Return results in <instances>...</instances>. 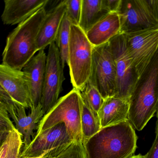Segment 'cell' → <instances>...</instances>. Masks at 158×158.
I'll return each mask as SVG.
<instances>
[{
  "label": "cell",
  "mask_w": 158,
  "mask_h": 158,
  "mask_svg": "<svg viewBox=\"0 0 158 158\" xmlns=\"http://www.w3.org/2000/svg\"><path fill=\"white\" fill-rule=\"evenodd\" d=\"M137 136L129 121L101 128L82 143L86 158H130L137 148Z\"/></svg>",
  "instance_id": "obj_1"
},
{
  "label": "cell",
  "mask_w": 158,
  "mask_h": 158,
  "mask_svg": "<svg viewBox=\"0 0 158 158\" xmlns=\"http://www.w3.org/2000/svg\"><path fill=\"white\" fill-rule=\"evenodd\" d=\"M158 109V49L139 76L130 97L128 119L142 130Z\"/></svg>",
  "instance_id": "obj_2"
},
{
  "label": "cell",
  "mask_w": 158,
  "mask_h": 158,
  "mask_svg": "<svg viewBox=\"0 0 158 158\" xmlns=\"http://www.w3.org/2000/svg\"><path fill=\"white\" fill-rule=\"evenodd\" d=\"M47 13L45 7L40 8L19 24L8 35L2 53V64L22 70L38 52L37 38Z\"/></svg>",
  "instance_id": "obj_3"
},
{
  "label": "cell",
  "mask_w": 158,
  "mask_h": 158,
  "mask_svg": "<svg viewBox=\"0 0 158 158\" xmlns=\"http://www.w3.org/2000/svg\"><path fill=\"white\" fill-rule=\"evenodd\" d=\"M94 46L78 25L70 27L68 65L73 88L81 92L90 78Z\"/></svg>",
  "instance_id": "obj_4"
},
{
  "label": "cell",
  "mask_w": 158,
  "mask_h": 158,
  "mask_svg": "<svg viewBox=\"0 0 158 158\" xmlns=\"http://www.w3.org/2000/svg\"><path fill=\"white\" fill-rule=\"evenodd\" d=\"M81 105V92L73 88L59 98L55 105L44 116L38 125L36 134L63 122L74 140L82 142Z\"/></svg>",
  "instance_id": "obj_5"
},
{
  "label": "cell",
  "mask_w": 158,
  "mask_h": 158,
  "mask_svg": "<svg viewBox=\"0 0 158 158\" xmlns=\"http://www.w3.org/2000/svg\"><path fill=\"white\" fill-rule=\"evenodd\" d=\"M120 33L128 34L158 28L154 0H121L117 12Z\"/></svg>",
  "instance_id": "obj_6"
},
{
  "label": "cell",
  "mask_w": 158,
  "mask_h": 158,
  "mask_svg": "<svg viewBox=\"0 0 158 158\" xmlns=\"http://www.w3.org/2000/svg\"><path fill=\"white\" fill-rule=\"evenodd\" d=\"M21 105L32 107L27 81L22 70L0 64V107L7 111Z\"/></svg>",
  "instance_id": "obj_7"
},
{
  "label": "cell",
  "mask_w": 158,
  "mask_h": 158,
  "mask_svg": "<svg viewBox=\"0 0 158 158\" xmlns=\"http://www.w3.org/2000/svg\"><path fill=\"white\" fill-rule=\"evenodd\" d=\"M89 79L96 87L104 100L116 96L117 73L109 43L94 47Z\"/></svg>",
  "instance_id": "obj_8"
},
{
  "label": "cell",
  "mask_w": 158,
  "mask_h": 158,
  "mask_svg": "<svg viewBox=\"0 0 158 158\" xmlns=\"http://www.w3.org/2000/svg\"><path fill=\"white\" fill-rule=\"evenodd\" d=\"M109 43L117 73V93L114 97L130 98L139 76L127 51L125 35L119 33Z\"/></svg>",
  "instance_id": "obj_9"
},
{
  "label": "cell",
  "mask_w": 158,
  "mask_h": 158,
  "mask_svg": "<svg viewBox=\"0 0 158 158\" xmlns=\"http://www.w3.org/2000/svg\"><path fill=\"white\" fill-rule=\"evenodd\" d=\"M64 68L55 42L49 45L40 105L44 115L55 105L65 80Z\"/></svg>",
  "instance_id": "obj_10"
},
{
  "label": "cell",
  "mask_w": 158,
  "mask_h": 158,
  "mask_svg": "<svg viewBox=\"0 0 158 158\" xmlns=\"http://www.w3.org/2000/svg\"><path fill=\"white\" fill-rule=\"evenodd\" d=\"M126 48L140 76L158 49V28L125 34Z\"/></svg>",
  "instance_id": "obj_11"
},
{
  "label": "cell",
  "mask_w": 158,
  "mask_h": 158,
  "mask_svg": "<svg viewBox=\"0 0 158 158\" xmlns=\"http://www.w3.org/2000/svg\"><path fill=\"white\" fill-rule=\"evenodd\" d=\"M74 141L65 124L61 122L35 135L30 145L21 151L19 158L40 157L51 150Z\"/></svg>",
  "instance_id": "obj_12"
},
{
  "label": "cell",
  "mask_w": 158,
  "mask_h": 158,
  "mask_svg": "<svg viewBox=\"0 0 158 158\" xmlns=\"http://www.w3.org/2000/svg\"><path fill=\"white\" fill-rule=\"evenodd\" d=\"M47 55L44 50L39 51L22 70L27 81L32 101V108L40 104L46 68Z\"/></svg>",
  "instance_id": "obj_13"
},
{
  "label": "cell",
  "mask_w": 158,
  "mask_h": 158,
  "mask_svg": "<svg viewBox=\"0 0 158 158\" xmlns=\"http://www.w3.org/2000/svg\"><path fill=\"white\" fill-rule=\"evenodd\" d=\"M30 113L27 116L26 108L22 106L16 107L7 111L15 123V127L21 134L23 140L21 151L30 144L35 134L38 125L44 116L40 104L37 107L31 108Z\"/></svg>",
  "instance_id": "obj_14"
},
{
  "label": "cell",
  "mask_w": 158,
  "mask_h": 158,
  "mask_svg": "<svg viewBox=\"0 0 158 158\" xmlns=\"http://www.w3.org/2000/svg\"><path fill=\"white\" fill-rule=\"evenodd\" d=\"M48 0H6L1 16L6 25H19L38 10L45 7Z\"/></svg>",
  "instance_id": "obj_15"
},
{
  "label": "cell",
  "mask_w": 158,
  "mask_h": 158,
  "mask_svg": "<svg viewBox=\"0 0 158 158\" xmlns=\"http://www.w3.org/2000/svg\"><path fill=\"white\" fill-rule=\"evenodd\" d=\"M66 11V2L63 1L47 13L37 38L38 52L55 42Z\"/></svg>",
  "instance_id": "obj_16"
},
{
  "label": "cell",
  "mask_w": 158,
  "mask_h": 158,
  "mask_svg": "<svg viewBox=\"0 0 158 158\" xmlns=\"http://www.w3.org/2000/svg\"><path fill=\"white\" fill-rule=\"evenodd\" d=\"M120 23L117 12L108 14L85 33L94 47L109 42L120 33Z\"/></svg>",
  "instance_id": "obj_17"
},
{
  "label": "cell",
  "mask_w": 158,
  "mask_h": 158,
  "mask_svg": "<svg viewBox=\"0 0 158 158\" xmlns=\"http://www.w3.org/2000/svg\"><path fill=\"white\" fill-rule=\"evenodd\" d=\"M130 98L109 97L104 99L98 112L101 128L128 120Z\"/></svg>",
  "instance_id": "obj_18"
},
{
  "label": "cell",
  "mask_w": 158,
  "mask_h": 158,
  "mask_svg": "<svg viewBox=\"0 0 158 158\" xmlns=\"http://www.w3.org/2000/svg\"><path fill=\"white\" fill-rule=\"evenodd\" d=\"M108 13L103 7L102 0H82L81 13L79 26L86 33Z\"/></svg>",
  "instance_id": "obj_19"
},
{
  "label": "cell",
  "mask_w": 158,
  "mask_h": 158,
  "mask_svg": "<svg viewBox=\"0 0 158 158\" xmlns=\"http://www.w3.org/2000/svg\"><path fill=\"white\" fill-rule=\"evenodd\" d=\"M81 128L83 143L99 131L101 128L98 113L93 110L81 95Z\"/></svg>",
  "instance_id": "obj_20"
},
{
  "label": "cell",
  "mask_w": 158,
  "mask_h": 158,
  "mask_svg": "<svg viewBox=\"0 0 158 158\" xmlns=\"http://www.w3.org/2000/svg\"><path fill=\"white\" fill-rule=\"evenodd\" d=\"M72 24V22L68 17L65 13L55 41L56 45L59 50L62 66L64 68L66 64L68 65V58L70 39V27Z\"/></svg>",
  "instance_id": "obj_21"
},
{
  "label": "cell",
  "mask_w": 158,
  "mask_h": 158,
  "mask_svg": "<svg viewBox=\"0 0 158 158\" xmlns=\"http://www.w3.org/2000/svg\"><path fill=\"white\" fill-rule=\"evenodd\" d=\"M54 158H86L82 143L75 141L49 151Z\"/></svg>",
  "instance_id": "obj_22"
},
{
  "label": "cell",
  "mask_w": 158,
  "mask_h": 158,
  "mask_svg": "<svg viewBox=\"0 0 158 158\" xmlns=\"http://www.w3.org/2000/svg\"><path fill=\"white\" fill-rule=\"evenodd\" d=\"M81 95L88 102L94 111L98 113L103 104L104 99L96 87L88 79L82 91Z\"/></svg>",
  "instance_id": "obj_23"
},
{
  "label": "cell",
  "mask_w": 158,
  "mask_h": 158,
  "mask_svg": "<svg viewBox=\"0 0 158 158\" xmlns=\"http://www.w3.org/2000/svg\"><path fill=\"white\" fill-rule=\"evenodd\" d=\"M66 15L72 24L78 25L81 13L82 0H67Z\"/></svg>",
  "instance_id": "obj_24"
},
{
  "label": "cell",
  "mask_w": 158,
  "mask_h": 158,
  "mask_svg": "<svg viewBox=\"0 0 158 158\" xmlns=\"http://www.w3.org/2000/svg\"><path fill=\"white\" fill-rule=\"evenodd\" d=\"M12 139L6 158H19L23 147L22 136L16 129L11 131Z\"/></svg>",
  "instance_id": "obj_25"
},
{
  "label": "cell",
  "mask_w": 158,
  "mask_h": 158,
  "mask_svg": "<svg viewBox=\"0 0 158 158\" xmlns=\"http://www.w3.org/2000/svg\"><path fill=\"white\" fill-rule=\"evenodd\" d=\"M15 129V127L10 119L9 114L5 109L0 107V130L11 131Z\"/></svg>",
  "instance_id": "obj_26"
},
{
  "label": "cell",
  "mask_w": 158,
  "mask_h": 158,
  "mask_svg": "<svg viewBox=\"0 0 158 158\" xmlns=\"http://www.w3.org/2000/svg\"><path fill=\"white\" fill-rule=\"evenodd\" d=\"M157 112V122L156 128V139L149 151L145 156H144V158H158V110Z\"/></svg>",
  "instance_id": "obj_27"
},
{
  "label": "cell",
  "mask_w": 158,
  "mask_h": 158,
  "mask_svg": "<svg viewBox=\"0 0 158 158\" xmlns=\"http://www.w3.org/2000/svg\"><path fill=\"white\" fill-rule=\"evenodd\" d=\"M121 0H102L104 9L108 13L117 12Z\"/></svg>",
  "instance_id": "obj_28"
},
{
  "label": "cell",
  "mask_w": 158,
  "mask_h": 158,
  "mask_svg": "<svg viewBox=\"0 0 158 158\" xmlns=\"http://www.w3.org/2000/svg\"><path fill=\"white\" fill-rule=\"evenodd\" d=\"M11 139L12 135L10 131L4 143L0 147V158H6L11 144Z\"/></svg>",
  "instance_id": "obj_29"
},
{
  "label": "cell",
  "mask_w": 158,
  "mask_h": 158,
  "mask_svg": "<svg viewBox=\"0 0 158 158\" xmlns=\"http://www.w3.org/2000/svg\"><path fill=\"white\" fill-rule=\"evenodd\" d=\"M10 132L8 130H0V147L6 140Z\"/></svg>",
  "instance_id": "obj_30"
},
{
  "label": "cell",
  "mask_w": 158,
  "mask_h": 158,
  "mask_svg": "<svg viewBox=\"0 0 158 158\" xmlns=\"http://www.w3.org/2000/svg\"><path fill=\"white\" fill-rule=\"evenodd\" d=\"M40 158H54L49 152L44 154Z\"/></svg>",
  "instance_id": "obj_31"
},
{
  "label": "cell",
  "mask_w": 158,
  "mask_h": 158,
  "mask_svg": "<svg viewBox=\"0 0 158 158\" xmlns=\"http://www.w3.org/2000/svg\"><path fill=\"white\" fill-rule=\"evenodd\" d=\"M130 158H144V156L141 155H138L137 156H133Z\"/></svg>",
  "instance_id": "obj_32"
},
{
  "label": "cell",
  "mask_w": 158,
  "mask_h": 158,
  "mask_svg": "<svg viewBox=\"0 0 158 158\" xmlns=\"http://www.w3.org/2000/svg\"><path fill=\"white\" fill-rule=\"evenodd\" d=\"M155 5H156V8L157 12L158 15V0H155Z\"/></svg>",
  "instance_id": "obj_33"
},
{
  "label": "cell",
  "mask_w": 158,
  "mask_h": 158,
  "mask_svg": "<svg viewBox=\"0 0 158 158\" xmlns=\"http://www.w3.org/2000/svg\"></svg>",
  "instance_id": "obj_34"
}]
</instances>
